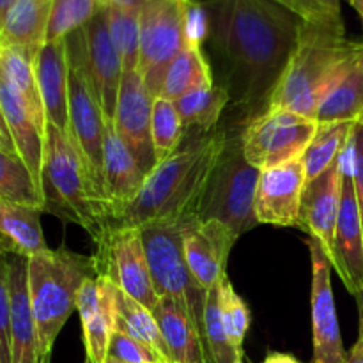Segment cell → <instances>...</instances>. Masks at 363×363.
Segmentation results:
<instances>
[{"label": "cell", "mask_w": 363, "mask_h": 363, "mask_svg": "<svg viewBox=\"0 0 363 363\" xmlns=\"http://www.w3.org/2000/svg\"><path fill=\"white\" fill-rule=\"evenodd\" d=\"M238 234L220 220H191L184 227V257L188 268L206 291L225 275V264Z\"/></svg>", "instance_id": "e0dca14e"}, {"label": "cell", "mask_w": 363, "mask_h": 363, "mask_svg": "<svg viewBox=\"0 0 363 363\" xmlns=\"http://www.w3.org/2000/svg\"><path fill=\"white\" fill-rule=\"evenodd\" d=\"M41 46L0 48V78L6 80L21 96L35 121L43 128H46L45 106H43L38 77H35V57Z\"/></svg>", "instance_id": "484cf974"}, {"label": "cell", "mask_w": 363, "mask_h": 363, "mask_svg": "<svg viewBox=\"0 0 363 363\" xmlns=\"http://www.w3.org/2000/svg\"><path fill=\"white\" fill-rule=\"evenodd\" d=\"M230 101V94L225 87L211 85V87L199 89L190 92L176 101V108L183 121L184 130L199 128L202 135H208L215 130L220 116L227 103Z\"/></svg>", "instance_id": "d6a6232c"}, {"label": "cell", "mask_w": 363, "mask_h": 363, "mask_svg": "<svg viewBox=\"0 0 363 363\" xmlns=\"http://www.w3.org/2000/svg\"><path fill=\"white\" fill-rule=\"evenodd\" d=\"M357 123H332L319 124L314 138L305 149L301 162L307 172V181L314 179L325 172L346 152Z\"/></svg>", "instance_id": "1f68e13d"}, {"label": "cell", "mask_w": 363, "mask_h": 363, "mask_svg": "<svg viewBox=\"0 0 363 363\" xmlns=\"http://www.w3.org/2000/svg\"><path fill=\"white\" fill-rule=\"evenodd\" d=\"M211 66L202 52V46L199 43H191L174 59V62L167 69L160 98L176 103L183 96L199 89L211 87Z\"/></svg>", "instance_id": "f1b7e54d"}, {"label": "cell", "mask_w": 363, "mask_h": 363, "mask_svg": "<svg viewBox=\"0 0 363 363\" xmlns=\"http://www.w3.org/2000/svg\"><path fill=\"white\" fill-rule=\"evenodd\" d=\"M45 209L39 206L14 204L0 201V233H2L4 255L34 257L48 250L41 229V215Z\"/></svg>", "instance_id": "cb8c5ba5"}, {"label": "cell", "mask_w": 363, "mask_h": 363, "mask_svg": "<svg viewBox=\"0 0 363 363\" xmlns=\"http://www.w3.org/2000/svg\"><path fill=\"white\" fill-rule=\"evenodd\" d=\"M305 184L307 172L301 158L262 170L255 194L257 222L275 227H298Z\"/></svg>", "instance_id": "2e32d148"}, {"label": "cell", "mask_w": 363, "mask_h": 363, "mask_svg": "<svg viewBox=\"0 0 363 363\" xmlns=\"http://www.w3.org/2000/svg\"><path fill=\"white\" fill-rule=\"evenodd\" d=\"M220 312H222L223 328H225L230 344L240 353H243L245 337L250 328V308L245 303L243 298L236 293L227 273L220 280Z\"/></svg>", "instance_id": "74e56055"}, {"label": "cell", "mask_w": 363, "mask_h": 363, "mask_svg": "<svg viewBox=\"0 0 363 363\" xmlns=\"http://www.w3.org/2000/svg\"><path fill=\"white\" fill-rule=\"evenodd\" d=\"M28 294L46 358L69 315L77 311L78 293L87 279L98 277L94 255L60 247L28 259Z\"/></svg>", "instance_id": "5b68a950"}, {"label": "cell", "mask_w": 363, "mask_h": 363, "mask_svg": "<svg viewBox=\"0 0 363 363\" xmlns=\"http://www.w3.org/2000/svg\"><path fill=\"white\" fill-rule=\"evenodd\" d=\"M105 194L110 209V225L124 211L128 204L135 201L145 181L135 156L117 135L113 123H106L105 137Z\"/></svg>", "instance_id": "44dd1931"}, {"label": "cell", "mask_w": 363, "mask_h": 363, "mask_svg": "<svg viewBox=\"0 0 363 363\" xmlns=\"http://www.w3.org/2000/svg\"><path fill=\"white\" fill-rule=\"evenodd\" d=\"M347 2H350L351 7L358 13V16H360L362 20V27H363V0H347Z\"/></svg>", "instance_id": "7dc6e473"}, {"label": "cell", "mask_w": 363, "mask_h": 363, "mask_svg": "<svg viewBox=\"0 0 363 363\" xmlns=\"http://www.w3.org/2000/svg\"><path fill=\"white\" fill-rule=\"evenodd\" d=\"M98 277L110 280L123 293L155 312L160 296L152 284L140 230L108 227L96 241Z\"/></svg>", "instance_id": "8fae6325"}, {"label": "cell", "mask_w": 363, "mask_h": 363, "mask_svg": "<svg viewBox=\"0 0 363 363\" xmlns=\"http://www.w3.org/2000/svg\"><path fill=\"white\" fill-rule=\"evenodd\" d=\"M186 223L151 225L140 229V234L156 294L160 298H172L174 301H177L190 314V318L204 335V311L208 291L191 275L186 257H184L183 243Z\"/></svg>", "instance_id": "52a82bcc"}, {"label": "cell", "mask_w": 363, "mask_h": 363, "mask_svg": "<svg viewBox=\"0 0 363 363\" xmlns=\"http://www.w3.org/2000/svg\"><path fill=\"white\" fill-rule=\"evenodd\" d=\"M363 41H351L342 23L303 21L298 45L266 110H289L315 119L319 105ZM264 110V112H266Z\"/></svg>", "instance_id": "3957f363"}, {"label": "cell", "mask_w": 363, "mask_h": 363, "mask_svg": "<svg viewBox=\"0 0 363 363\" xmlns=\"http://www.w3.org/2000/svg\"><path fill=\"white\" fill-rule=\"evenodd\" d=\"M358 301H360V340H363V293L362 296H358Z\"/></svg>", "instance_id": "c3c4849f"}, {"label": "cell", "mask_w": 363, "mask_h": 363, "mask_svg": "<svg viewBox=\"0 0 363 363\" xmlns=\"http://www.w3.org/2000/svg\"><path fill=\"white\" fill-rule=\"evenodd\" d=\"M105 363H124V362L117 360V358H112V357H108V358H106V362H105Z\"/></svg>", "instance_id": "681fc988"}, {"label": "cell", "mask_w": 363, "mask_h": 363, "mask_svg": "<svg viewBox=\"0 0 363 363\" xmlns=\"http://www.w3.org/2000/svg\"><path fill=\"white\" fill-rule=\"evenodd\" d=\"M191 0H144L140 4V66L152 98H160L167 69L191 45L188 32Z\"/></svg>", "instance_id": "ba28073f"}, {"label": "cell", "mask_w": 363, "mask_h": 363, "mask_svg": "<svg viewBox=\"0 0 363 363\" xmlns=\"http://www.w3.org/2000/svg\"><path fill=\"white\" fill-rule=\"evenodd\" d=\"M84 363H91V362H89V360H87V358H85V362H84Z\"/></svg>", "instance_id": "f907efd6"}, {"label": "cell", "mask_w": 363, "mask_h": 363, "mask_svg": "<svg viewBox=\"0 0 363 363\" xmlns=\"http://www.w3.org/2000/svg\"><path fill=\"white\" fill-rule=\"evenodd\" d=\"M43 209L87 230L96 241L110 227L105 195L92 181L77 145L64 131L46 123L43 163Z\"/></svg>", "instance_id": "277c9868"}, {"label": "cell", "mask_w": 363, "mask_h": 363, "mask_svg": "<svg viewBox=\"0 0 363 363\" xmlns=\"http://www.w3.org/2000/svg\"><path fill=\"white\" fill-rule=\"evenodd\" d=\"M261 172L245 156L241 137L229 138L206 188L197 218L201 222L220 220L238 236L254 229L259 223L255 216V194Z\"/></svg>", "instance_id": "8992f818"}, {"label": "cell", "mask_w": 363, "mask_h": 363, "mask_svg": "<svg viewBox=\"0 0 363 363\" xmlns=\"http://www.w3.org/2000/svg\"><path fill=\"white\" fill-rule=\"evenodd\" d=\"M204 342L209 363H243V353L230 344L220 312V282L208 291L204 311Z\"/></svg>", "instance_id": "d590c367"}, {"label": "cell", "mask_w": 363, "mask_h": 363, "mask_svg": "<svg viewBox=\"0 0 363 363\" xmlns=\"http://www.w3.org/2000/svg\"><path fill=\"white\" fill-rule=\"evenodd\" d=\"M202 7L206 41L225 66L230 99L266 110L305 20L275 0H202Z\"/></svg>", "instance_id": "6da1fadb"}, {"label": "cell", "mask_w": 363, "mask_h": 363, "mask_svg": "<svg viewBox=\"0 0 363 363\" xmlns=\"http://www.w3.org/2000/svg\"><path fill=\"white\" fill-rule=\"evenodd\" d=\"M14 2H16V0H0V20L6 18V14L9 13L11 7L14 6Z\"/></svg>", "instance_id": "bcb514c9"}, {"label": "cell", "mask_w": 363, "mask_h": 363, "mask_svg": "<svg viewBox=\"0 0 363 363\" xmlns=\"http://www.w3.org/2000/svg\"><path fill=\"white\" fill-rule=\"evenodd\" d=\"M344 172H346V152L325 172L307 181L301 195L298 227L321 243L328 259H332L333 238H335L340 201H342Z\"/></svg>", "instance_id": "9a60e30c"}, {"label": "cell", "mask_w": 363, "mask_h": 363, "mask_svg": "<svg viewBox=\"0 0 363 363\" xmlns=\"http://www.w3.org/2000/svg\"><path fill=\"white\" fill-rule=\"evenodd\" d=\"M0 201L43 208L41 190L4 123L0 126Z\"/></svg>", "instance_id": "4316f807"}, {"label": "cell", "mask_w": 363, "mask_h": 363, "mask_svg": "<svg viewBox=\"0 0 363 363\" xmlns=\"http://www.w3.org/2000/svg\"><path fill=\"white\" fill-rule=\"evenodd\" d=\"M262 363H301L298 362L296 358L291 357V354H286V353H272L266 357V360Z\"/></svg>", "instance_id": "7bdbcfd3"}, {"label": "cell", "mask_w": 363, "mask_h": 363, "mask_svg": "<svg viewBox=\"0 0 363 363\" xmlns=\"http://www.w3.org/2000/svg\"><path fill=\"white\" fill-rule=\"evenodd\" d=\"M116 311V330H121V332L135 337L137 340L144 342L145 346L155 350L158 354H162L163 360L167 363H172L170 362V354L169 350H167L165 339H163L162 330H160L155 314L147 307H144L137 300H133L126 293H123L117 286Z\"/></svg>", "instance_id": "f546056e"}, {"label": "cell", "mask_w": 363, "mask_h": 363, "mask_svg": "<svg viewBox=\"0 0 363 363\" xmlns=\"http://www.w3.org/2000/svg\"><path fill=\"white\" fill-rule=\"evenodd\" d=\"M346 363H363V340L358 339V342L347 351Z\"/></svg>", "instance_id": "b9f144b4"}, {"label": "cell", "mask_w": 363, "mask_h": 363, "mask_svg": "<svg viewBox=\"0 0 363 363\" xmlns=\"http://www.w3.org/2000/svg\"><path fill=\"white\" fill-rule=\"evenodd\" d=\"M347 160H350L351 174H353L354 191H357V201L363 223V121H358L354 124L353 135H351L350 145H347Z\"/></svg>", "instance_id": "ab89813d"}, {"label": "cell", "mask_w": 363, "mask_h": 363, "mask_svg": "<svg viewBox=\"0 0 363 363\" xmlns=\"http://www.w3.org/2000/svg\"><path fill=\"white\" fill-rule=\"evenodd\" d=\"M103 7H133L140 6L144 0H99Z\"/></svg>", "instance_id": "ee69618b"}, {"label": "cell", "mask_w": 363, "mask_h": 363, "mask_svg": "<svg viewBox=\"0 0 363 363\" xmlns=\"http://www.w3.org/2000/svg\"><path fill=\"white\" fill-rule=\"evenodd\" d=\"M108 357L117 358L124 363H167L162 354L121 330H113L112 337H110Z\"/></svg>", "instance_id": "f35d334b"}, {"label": "cell", "mask_w": 363, "mask_h": 363, "mask_svg": "<svg viewBox=\"0 0 363 363\" xmlns=\"http://www.w3.org/2000/svg\"><path fill=\"white\" fill-rule=\"evenodd\" d=\"M80 46L92 92L101 105L106 123H113L124 67L110 35L106 9L99 11L80 28Z\"/></svg>", "instance_id": "7c38bea8"}, {"label": "cell", "mask_w": 363, "mask_h": 363, "mask_svg": "<svg viewBox=\"0 0 363 363\" xmlns=\"http://www.w3.org/2000/svg\"><path fill=\"white\" fill-rule=\"evenodd\" d=\"M315 121L318 124L363 121V43L323 98Z\"/></svg>", "instance_id": "d4e9b609"}, {"label": "cell", "mask_w": 363, "mask_h": 363, "mask_svg": "<svg viewBox=\"0 0 363 363\" xmlns=\"http://www.w3.org/2000/svg\"><path fill=\"white\" fill-rule=\"evenodd\" d=\"M0 113L18 152L30 169L41 190L43 163H45V128L35 121L21 96L2 78H0Z\"/></svg>", "instance_id": "7402d4cb"}, {"label": "cell", "mask_w": 363, "mask_h": 363, "mask_svg": "<svg viewBox=\"0 0 363 363\" xmlns=\"http://www.w3.org/2000/svg\"><path fill=\"white\" fill-rule=\"evenodd\" d=\"M101 305L87 321H82L85 358L91 363H105L108 358L110 337L116 330V286L110 280L98 277Z\"/></svg>", "instance_id": "4dcf8cb0"}, {"label": "cell", "mask_w": 363, "mask_h": 363, "mask_svg": "<svg viewBox=\"0 0 363 363\" xmlns=\"http://www.w3.org/2000/svg\"><path fill=\"white\" fill-rule=\"evenodd\" d=\"M152 103H155V98L149 92L140 73L138 71L124 73L119 99H117L116 117H113V128L121 140L135 156L145 176L158 163L151 133Z\"/></svg>", "instance_id": "5bb4252c"}, {"label": "cell", "mask_w": 363, "mask_h": 363, "mask_svg": "<svg viewBox=\"0 0 363 363\" xmlns=\"http://www.w3.org/2000/svg\"><path fill=\"white\" fill-rule=\"evenodd\" d=\"M53 0H16L0 20V48L41 46L45 43Z\"/></svg>", "instance_id": "83f0119b"}, {"label": "cell", "mask_w": 363, "mask_h": 363, "mask_svg": "<svg viewBox=\"0 0 363 363\" xmlns=\"http://www.w3.org/2000/svg\"><path fill=\"white\" fill-rule=\"evenodd\" d=\"M172 363H209L204 335L186 311L172 298H160L155 308Z\"/></svg>", "instance_id": "603a6c76"}, {"label": "cell", "mask_w": 363, "mask_h": 363, "mask_svg": "<svg viewBox=\"0 0 363 363\" xmlns=\"http://www.w3.org/2000/svg\"><path fill=\"white\" fill-rule=\"evenodd\" d=\"M311 23H342V13H333L315 0H275Z\"/></svg>", "instance_id": "60d3db41"}, {"label": "cell", "mask_w": 363, "mask_h": 363, "mask_svg": "<svg viewBox=\"0 0 363 363\" xmlns=\"http://www.w3.org/2000/svg\"><path fill=\"white\" fill-rule=\"evenodd\" d=\"M35 77L45 106L46 123L67 135L69 130V62L66 39L43 43L35 57Z\"/></svg>", "instance_id": "ffe728a7"}, {"label": "cell", "mask_w": 363, "mask_h": 363, "mask_svg": "<svg viewBox=\"0 0 363 363\" xmlns=\"http://www.w3.org/2000/svg\"><path fill=\"white\" fill-rule=\"evenodd\" d=\"M110 35L113 39L124 73L138 71L140 66V6L105 7Z\"/></svg>", "instance_id": "836d02e7"}, {"label": "cell", "mask_w": 363, "mask_h": 363, "mask_svg": "<svg viewBox=\"0 0 363 363\" xmlns=\"http://www.w3.org/2000/svg\"><path fill=\"white\" fill-rule=\"evenodd\" d=\"M67 62H69V130L67 137L73 140L84 158L85 167L96 186L105 195V137L106 119L101 105L96 99L89 84L82 57L80 30L66 38Z\"/></svg>", "instance_id": "9c48e42d"}, {"label": "cell", "mask_w": 363, "mask_h": 363, "mask_svg": "<svg viewBox=\"0 0 363 363\" xmlns=\"http://www.w3.org/2000/svg\"><path fill=\"white\" fill-rule=\"evenodd\" d=\"M27 268V257L13 255V259H7V255H4L2 277L9 287L11 298L13 363H50V358H46L43 353L34 312H32Z\"/></svg>", "instance_id": "d6986e66"}, {"label": "cell", "mask_w": 363, "mask_h": 363, "mask_svg": "<svg viewBox=\"0 0 363 363\" xmlns=\"http://www.w3.org/2000/svg\"><path fill=\"white\" fill-rule=\"evenodd\" d=\"M105 7L99 0H53L45 43L62 41L85 27Z\"/></svg>", "instance_id": "e575fe53"}, {"label": "cell", "mask_w": 363, "mask_h": 363, "mask_svg": "<svg viewBox=\"0 0 363 363\" xmlns=\"http://www.w3.org/2000/svg\"><path fill=\"white\" fill-rule=\"evenodd\" d=\"M225 131H211L191 140L145 176L140 191L110 227L145 229L195 220L206 188L227 147Z\"/></svg>", "instance_id": "7a4b0ae2"}, {"label": "cell", "mask_w": 363, "mask_h": 363, "mask_svg": "<svg viewBox=\"0 0 363 363\" xmlns=\"http://www.w3.org/2000/svg\"><path fill=\"white\" fill-rule=\"evenodd\" d=\"M346 289L354 296L363 293V223L351 170L344 172L342 201L330 259Z\"/></svg>", "instance_id": "ac0fdd59"}, {"label": "cell", "mask_w": 363, "mask_h": 363, "mask_svg": "<svg viewBox=\"0 0 363 363\" xmlns=\"http://www.w3.org/2000/svg\"><path fill=\"white\" fill-rule=\"evenodd\" d=\"M312 259V339H314V362L312 363H346V350L340 337L335 300L332 291V262L318 240L307 241Z\"/></svg>", "instance_id": "4fadbf2b"}, {"label": "cell", "mask_w": 363, "mask_h": 363, "mask_svg": "<svg viewBox=\"0 0 363 363\" xmlns=\"http://www.w3.org/2000/svg\"><path fill=\"white\" fill-rule=\"evenodd\" d=\"M315 2H318L319 6L326 7V9L333 11V13H342V11H340V2H342V0H315Z\"/></svg>", "instance_id": "f6af8a7d"}, {"label": "cell", "mask_w": 363, "mask_h": 363, "mask_svg": "<svg viewBox=\"0 0 363 363\" xmlns=\"http://www.w3.org/2000/svg\"><path fill=\"white\" fill-rule=\"evenodd\" d=\"M151 133L158 163L172 156L176 151H179L184 126L176 108V103L169 101L165 98H155Z\"/></svg>", "instance_id": "8d00e7d4"}, {"label": "cell", "mask_w": 363, "mask_h": 363, "mask_svg": "<svg viewBox=\"0 0 363 363\" xmlns=\"http://www.w3.org/2000/svg\"><path fill=\"white\" fill-rule=\"evenodd\" d=\"M318 128V121L311 117L289 110H266L247 124L241 145L252 165L273 169L301 158Z\"/></svg>", "instance_id": "30bf717a"}]
</instances>
